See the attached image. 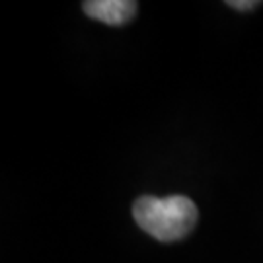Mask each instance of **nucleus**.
Returning <instances> with one entry per match:
<instances>
[{
	"instance_id": "obj_2",
	"label": "nucleus",
	"mask_w": 263,
	"mask_h": 263,
	"mask_svg": "<svg viewBox=\"0 0 263 263\" xmlns=\"http://www.w3.org/2000/svg\"><path fill=\"white\" fill-rule=\"evenodd\" d=\"M82 10L90 18L100 20L107 26H123L137 14V2L133 0H88Z\"/></svg>"
},
{
	"instance_id": "obj_3",
	"label": "nucleus",
	"mask_w": 263,
	"mask_h": 263,
	"mask_svg": "<svg viewBox=\"0 0 263 263\" xmlns=\"http://www.w3.org/2000/svg\"><path fill=\"white\" fill-rule=\"evenodd\" d=\"M228 6H232L236 10H252L255 6H259V2H255V0H250V2H242V0H230L228 2Z\"/></svg>"
},
{
	"instance_id": "obj_1",
	"label": "nucleus",
	"mask_w": 263,
	"mask_h": 263,
	"mask_svg": "<svg viewBox=\"0 0 263 263\" xmlns=\"http://www.w3.org/2000/svg\"><path fill=\"white\" fill-rule=\"evenodd\" d=\"M133 216L144 232L160 242H176L193 230L197 222V207L185 195L172 197H141L135 207Z\"/></svg>"
}]
</instances>
